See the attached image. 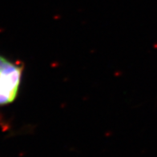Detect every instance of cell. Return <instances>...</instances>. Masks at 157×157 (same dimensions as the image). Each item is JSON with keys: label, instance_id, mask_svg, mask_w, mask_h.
<instances>
[{"label": "cell", "instance_id": "obj_1", "mask_svg": "<svg viewBox=\"0 0 157 157\" xmlns=\"http://www.w3.org/2000/svg\"><path fill=\"white\" fill-rule=\"evenodd\" d=\"M23 67L21 64L12 65L0 71V106L12 103L20 87Z\"/></svg>", "mask_w": 157, "mask_h": 157}, {"label": "cell", "instance_id": "obj_2", "mask_svg": "<svg viewBox=\"0 0 157 157\" xmlns=\"http://www.w3.org/2000/svg\"><path fill=\"white\" fill-rule=\"evenodd\" d=\"M12 63V62H10L8 59H6L3 56H0V71H2L5 70V69H6L10 66H11Z\"/></svg>", "mask_w": 157, "mask_h": 157}]
</instances>
